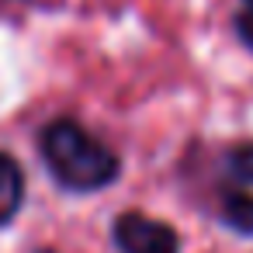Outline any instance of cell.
<instances>
[{
    "instance_id": "obj_2",
    "label": "cell",
    "mask_w": 253,
    "mask_h": 253,
    "mask_svg": "<svg viewBox=\"0 0 253 253\" xmlns=\"http://www.w3.org/2000/svg\"><path fill=\"white\" fill-rule=\"evenodd\" d=\"M222 215L236 232H253V142L236 146L222 163Z\"/></svg>"
},
{
    "instance_id": "obj_4",
    "label": "cell",
    "mask_w": 253,
    "mask_h": 253,
    "mask_svg": "<svg viewBox=\"0 0 253 253\" xmlns=\"http://www.w3.org/2000/svg\"><path fill=\"white\" fill-rule=\"evenodd\" d=\"M21 198H25V173L7 153H0V225H7L18 215Z\"/></svg>"
},
{
    "instance_id": "obj_3",
    "label": "cell",
    "mask_w": 253,
    "mask_h": 253,
    "mask_svg": "<svg viewBox=\"0 0 253 253\" xmlns=\"http://www.w3.org/2000/svg\"><path fill=\"white\" fill-rule=\"evenodd\" d=\"M115 243L122 253H180V239L167 222L125 211L115 218Z\"/></svg>"
},
{
    "instance_id": "obj_5",
    "label": "cell",
    "mask_w": 253,
    "mask_h": 253,
    "mask_svg": "<svg viewBox=\"0 0 253 253\" xmlns=\"http://www.w3.org/2000/svg\"><path fill=\"white\" fill-rule=\"evenodd\" d=\"M236 32H239V39L253 49V0H239V11H236Z\"/></svg>"
},
{
    "instance_id": "obj_1",
    "label": "cell",
    "mask_w": 253,
    "mask_h": 253,
    "mask_svg": "<svg viewBox=\"0 0 253 253\" xmlns=\"http://www.w3.org/2000/svg\"><path fill=\"white\" fill-rule=\"evenodd\" d=\"M42 156H45V167L52 170V177L66 191H80V194L108 187L122 170L118 156L101 139H94L84 125H77L70 118L45 125Z\"/></svg>"
}]
</instances>
